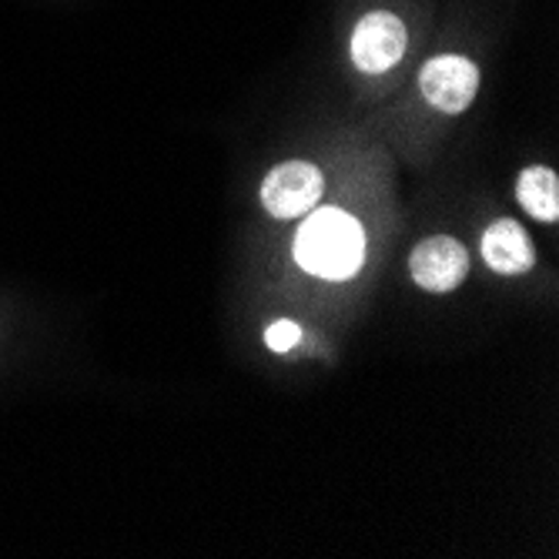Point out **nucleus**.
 <instances>
[{
	"label": "nucleus",
	"mask_w": 559,
	"mask_h": 559,
	"mask_svg": "<svg viewBox=\"0 0 559 559\" xmlns=\"http://www.w3.org/2000/svg\"><path fill=\"white\" fill-rule=\"evenodd\" d=\"M405 44H409L405 24L395 14L376 11V14H366L352 34V61L366 74H382L402 61Z\"/></svg>",
	"instance_id": "nucleus-3"
},
{
	"label": "nucleus",
	"mask_w": 559,
	"mask_h": 559,
	"mask_svg": "<svg viewBox=\"0 0 559 559\" xmlns=\"http://www.w3.org/2000/svg\"><path fill=\"white\" fill-rule=\"evenodd\" d=\"M295 259L309 275L329 282L352 278L366 259V231L352 215L322 209L301 225L295 238Z\"/></svg>",
	"instance_id": "nucleus-1"
},
{
	"label": "nucleus",
	"mask_w": 559,
	"mask_h": 559,
	"mask_svg": "<svg viewBox=\"0 0 559 559\" xmlns=\"http://www.w3.org/2000/svg\"><path fill=\"white\" fill-rule=\"evenodd\" d=\"M516 198L536 222L552 225L559 218V181L549 168H526L516 181Z\"/></svg>",
	"instance_id": "nucleus-7"
},
{
	"label": "nucleus",
	"mask_w": 559,
	"mask_h": 559,
	"mask_svg": "<svg viewBox=\"0 0 559 559\" xmlns=\"http://www.w3.org/2000/svg\"><path fill=\"white\" fill-rule=\"evenodd\" d=\"M298 338H301V329H298L295 322H288V319L275 322V325L265 332V342H269L272 352H288L292 345H298Z\"/></svg>",
	"instance_id": "nucleus-8"
},
{
	"label": "nucleus",
	"mask_w": 559,
	"mask_h": 559,
	"mask_svg": "<svg viewBox=\"0 0 559 559\" xmlns=\"http://www.w3.org/2000/svg\"><path fill=\"white\" fill-rule=\"evenodd\" d=\"M325 178L309 162H285L275 171H269L262 185V205L275 218H298L309 212L322 198Z\"/></svg>",
	"instance_id": "nucleus-2"
},
{
	"label": "nucleus",
	"mask_w": 559,
	"mask_h": 559,
	"mask_svg": "<svg viewBox=\"0 0 559 559\" xmlns=\"http://www.w3.org/2000/svg\"><path fill=\"white\" fill-rule=\"evenodd\" d=\"M483 259L499 275H526L536 265V248L516 222H496L483 235Z\"/></svg>",
	"instance_id": "nucleus-6"
},
{
	"label": "nucleus",
	"mask_w": 559,
	"mask_h": 559,
	"mask_svg": "<svg viewBox=\"0 0 559 559\" xmlns=\"http://www.w3.org/2000/svg\"><path fill=\"white\" fill-rule=\"evenodd\" d=\"M419 84H423V94L432 108H439L445 115H460L473 105L476 87H479V71L469 58L439 55L423 68Z\"/></svg>",
	"instance_id": "nucleus-4"
},
{
	"label": "nucleus",
	"mask_w": 559,
	"mask_h": 559,
	"mask_svg": "<svg viewBox=\"0 0 559 559\" xmlns=\"http://www.w3.org/2000/svg\"><path fill=\"white\" fill-rule=\"evenodd\" d=\"M413 278L419 288L426 292H452L455 285H463V278L469 275V255L466 248L449 238V235H436L416 245L413 259H409Z\"/></svg>",
	"instance_id": "nucleus-5"
}]
</instances>
